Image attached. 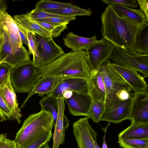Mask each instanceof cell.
I'll list each match as a JSON object with an SVG mask.
<instances>
[{"instance_id":"17","label":"cell","mask_w":148,"mask_h":148,"mask_svg":"<svg viewBox=\"0 0 148 148\" xmlns=\"http://www.w3.org/2000/svg\"><path fill=\"white\" fill-rule=\"evenodd\" d=\"M0 91L6 104L13 113L15 121L17 123H20L22 115L18 107L15 91L12 85L10 75L0 86Z\"/></svg>"},{"instance_id":"36","label":"cell","mask_w":148,"mask_h":148,"mask_svg":"<svg viewBox=\"0 0 148 148\" xmlns=\"http://www.w3.org/2000/svg\"><path fill=\"white\" fill-rule=\"evenodd\" d=\"M13 68L6 63L0 64V86L10 75Z\"/></svg>"},{"instance_id":"30","label":"cell","mask_w":148,"mask_h":148,"mask_svg":"<svg viewBox=\"0 0 148 148\" xmlns=\"http://www.w3.org/2000/svg\"><path fill=\"white\" fill-rule=\"evenodd\" d=\"M104 103L102 101H92L87 117L94 122L99 123L104 109Z\"/></svg>"},{"instance_id":"27","label":"cell","mask_w":148,"mask_h":148,"mask_svg":"<svg viewBox=\"0 0 148 148\" xmlns=\"http://www.w3.org/2000/svg\"><path fill=\"white\" fill-rule=\"evenodd\" d=\"M44 11L53 14L67 16H90L92 12L76 5L74 7L60 8L55 10H46Z\"/></svg>"},{"instance_id":"38","label":"cell","mask_w":148,"mask_h":148,"mask_svg":"<svg viewBox=\"0 0 148 148\" xmlns=\"http://www.w3.org/2000/svg\"><path fill=\"white\" fill-rule=\"evenodd\" d=\"M102 1L106 4H118L126 6H128L135 8L138 6L136 0H103Z\"/></svg>"},{"instance_id":"21","label":"cell","mask_w":148,"mask_h":148,"mask_svg":"<svg viewBox=\"0 0 148 148\" xmlns=\"http://www.w3.org/2000/svg\"><path fill=\"white\" fill-rule=\"evenodd\" d=\"M88 93L92 101H98L104 103L106 90L104 82L99 70L91 72L90 78L88 81Z\"/></svg>"},{"instance_id":"34","label":"cell","mask_w":148,"mask_h":148,"mask_svg":"<svg viewBox=\"0 0 148 148\" xmlns=\"http://www.w3.org/2000/svg\"><path fill=\"white\" fill-rule=\"evenodd\" d=\"M29 14L31 17L33 19L53 17L69 18L76 16L60 15L46 12L44 11L36 10L34 9L32 10Z\"/></svg>"},{"instance_id":"42","label":"cell","mask_w":148,"mask_h":148,"mask_svg":"<svg viewBox=\"0 0 148 148\" xmlns=\"http://www.w3.org/2000/svg\"><path fill=\"white\" fill-rule=\"evenodd\" d=\"M7 8L6 1L4 0H0V14L6 12Z\"/></svg>"},{"instance_id":"31","label":"cell","mask_w":148,"mask_h":148,"mask_svg":"<svg viewBox=\"0 0 148 148\" xmlns=\"http://www.w3.org/2000/svg\"><path fill=\"white\" fill-rule=\"evenodd\" d=\"M118 142L120 146L123 148H148V138L118 139Z\"/></svg>"},{"instance_id":"7","label":"cell","mask_w":148,"mask_h":148,"mask_svg":"<svg viewBox=\"0 0 148 148\" xmlns=\"http://www.w3.org/2000/svg\"><path fill=\"white\" fill-rule=\"evenodd\" d=\"M114 48L112 43L103 37L96 41L86 51L91 72L98 71L102 64L110 58Z\"/></svg>"},{"instance_id":"44","label":"cell","mask_w":148,"mask_h":148,"mask_svg":"<svg viewBox=\"0 0 148 148\" xmlns=\"http://www.w3.org/2000/svg\"><path fill=\"white\" fill-rule=\"evenodd\" d=\"M110 124V123H109L108 125L105 128H103V129H102V130H103V131L104 132V134L103 137V144L102 148H108L106 140V133L107 129Z\"/></svg>"},{"instance_id":"23","label":"cell","mask_w":148,"mask_h":148,"mask_svg":"<svg viewBox=\"0 0 148 148\" xmlns=\"http://www.w3.org/2000/svg\"><path fill=\"white\" fill-rule=\"evenodd\" d=\"M13 18L27 31L32 32L41 36L49 37L51 33L38 24L30 17L29 13L14 16Z\"/></svg>"},{"instance_id":"14","label":"cell","mask_w":148,"mask_h":148,"mask_svg":"<svg viewBox=\"0 0 148 148\" xmlns=\"http://www.w3.org/2000/svg\"><path fill=\"white\" fill-rule=\"evenodd\" d=\"M131 108V99L121 100L101 114L99 121L119 124L129 120Z\"/></svg>"},{"instance_id":"9","label":"cell","mask_w":148,"mask_h":148,"mask_svg":"<svg viewBox=\"0 0 148 148\" xmlns=\"http://www.w3.org/2000/svg\"><path fill=\"white\" fill-rule=\"evenodd\" d=\"M40 60L38 67L52 62L65 53L62 48L53 41L52 36L47 37L35 34Z\"/></svg>"},{"instance_id":"35","label":"cell","mask_w":148,"mask_h":148,"mask_svg":"<svg viewBox=\"0 0 148 148\" xmlns=\"http://www.w3.org/2000/svg\"><path fill=\"white\" fill-rule=\"evenodd\" d=\"M52 135V131H47L23 148H39L44 144L48 143Z\"/></svg>"},{"instance_id":"5","label":"cell","mask_w":148,"mask_h":148,"mask_svg":"<svg viewBox=\"0 0 148 148\" xmlns=\"http://www.w3.org/2000/svg\"><path fill=\"white\" fill-rule=\"evenodd\" d=\"M114 46L110 58L115 63L140 72L144 78L148 77V55L136 53L132 46L123 48Z\"/></svg>"},{"instance_id":"47","label":"cell","mask_w":148,"mask_h":148,"mask_svg":"<svg viewBox=\"0 0 148 148\" xmlns=\"http://www.w3.org/2000/svg\"><path fill=\"white\" fill-rule=\"evenodd\" d=\"M48 143H46L44 144L40 147L39 148H50Z\"/></svg>"},{"instance_id":"16","label":"cell","mask_w":148,"mask_h":148,"mask_svg":"<svg viewBox=\"0 0 148 148\" xmlns=\"http://www.w3.org/2000/svg\"><path fill=\"white\" fill-rule=\"evenodd\" d=\"M68 106L69 112L74 116H87L92 101L88 93L73 92L71 97L64 99Z\"/></svg>"},{"instance_id":"29","label":"cell","mask_w":148,"mask_h":148,"mask_svg":"<svg viewBox=\"0 0 148 148\" xmlns=\"http://www.w3.org/2000/svg\"><path fill=\"white\" fill-rule=\"evenodd\" d=\"M35 34L33 32L27 31V36L29 45L28 47L30 55H33L32 62L34 64L36 67H38L40 58Z\"/></svg>"},{"instance_id":"4","label":"cell","mask_w":148,"mask_h":148,"mask_svg":"<svg viewBox=\"0 0 148 148\" xmlns=\"http://www.w3.org/2000/svg\"><path fill=\"white\" fill-rule=\"evenodd\" d=\"M54 120L51 114L41 110L25 119L14 140L17 148H23L46 132L52 131Z\"/></svg>"},{"instance_id":"13","label":"cell","mask_w":148,"mask_h":148,"mask_svg":"<svg viewBox=\"0 0 148 148\" xmlns=\"http://www.w3.org/2000/svg\"><path fill=\"white\" fill-rule=\"evenodd\" d=\"M74 78L68 76H49L41 77L34 86L21 106L20 109L23 108L25 103L33 95L38 94L43 97L49 95L54 91L58 85L63 80Z\"/></svg>"},{"instance_id":"25","label":"cell","mask_w":148,"mask_h":148,"mask_svg":"<svg viewBox=\"0 0 148 148\" xmlns=\"http://www.w3.org/2000/svg\"><path fill=\"white\" fill-rule=\"evenodd\" d=\"M132 47L134 51L138 54L148 55V25L138 29Z\"/></svg>"},{"instance_id":"28","label":"cell","mask_w":148,"mask_h":148,"mask_svg":"<svg viewBox=\"0 0 148 148\" xmlns=\"http://www.w3.org/2000/svg\"><path fill=\"white\" fill-rule=\"evenodd\" d=\"M76 5L71 3L61 2L49 0H41L37 2L34 10L44 11L74 7Z\"/></svg>"},{"instance_id":"39","label":"cell","mask_w":148,"mask_h":148,"mask_svg":"<svg viewBox=\"0 0 148 148\" xmlns=\"http://www.w3.org/2000/svg\"><path fill=\"white\" fill-rule=\"evenodd\" d=\"M15 22L22 44H25L28 47V41L27 36V31L16 21Z\"/></svg>"},{"instance_id":"15","label":"cell","mask_w":148,"mask_h":148,"mask_svg":"<svg viewBox=\"0 0 148 148\" xmlns=\"http://www.w3.org/2000/svg\"><path fill=\"white\" fill-rule=\"evenodd\" d=\"M58 112L57 120L55 125V129L53 136V148H58L65 143L64 136L65 130L67 129L69 122L64 113L65 103L62 96L57 97Z\"/></svg>"},{"instance_id":"10","label":"cell","mask_w":148,"mask_h":148,"mask_svg":"<svg viewBox=\"0 0 148 148\" xmlns=\"http://www.w3.org/2000/svg\"><path fill=\"white\" fill-rule=\"evenodd\" d=\"M88 119L87 117L80 119L73 125L78 148H95L94 140H97V132L92 128Z\"/></svg>"},{"instance_id":"41","label":"cell","mask_w":148,"mask_h":148,"mask_svg":"<svg viewBox=\"0 0 148 148\" xmlns=\"http://www.w3.org/2000/svg\"><path fill=\"white\" fill-rule=\"evenodd\" d=\"M1 148H17L16 144L14 140H12L7 138Z\"/></svg>"},{"instance_id":"20","label":"cell","mask_w":148,"mask_h":148,"mask_svg":"<svg viewBox=\"0 0 148 148\" xmlns=\"http://www.w3.org/2000/svg\"><path fill=\"white\" fill-rule=\"evenodd\" d=\"M111 4L114 10L119 16L140 27L148 25V19L140 9H134L120 4Z\"/></svg>"},{"instance_id":"37","label":"cell","mask_w":148,"mask_h":148,"mask_svg":"<svg viewBox=\"0 0 148 148\" xmlns=\"http://www.w3.org/2000/svg\"><path fill=\"white\" fill-rule=\"evenodd\" d=\"M76 18V16L72 18H63L59 17H53L43 19H34L37 21L41 22L52 23H55L66 24H68L70 21L75 20Z\"/></svg>"},{"instance_id":"12","label":"cell","mask_w":148,"mask_h":148,"mask_svg":"<svg viewBox=\"0 0 148 148\" xmlns=\"http://www.w3.org/2000/svg\"><path fill=\"white\" fill-rule=\"evenodd\" d=\"M111 64L115 71L129 85L134 93L148 90V85L144 78L137 71L114 62Z\"/></svg>"},{"instance_id":"2","label":"cell","mask_w":148,"mask_h":148,"mask_svg":"<svg viewBox=\"0 0 148 148\" xmlns=\"http://www.w3.org/2000/svg\"><path fill=\"white\" fill-rule=\"evenodd\" d=\"M101 18L103 38L120 47L132 46L136 34L141 27L118 15L111 4L102 14Z\"/></svg>"},{"instance_id":"26","label":"cell","mask_w":148,"mask_h":148,"mask_svg":"<svg viewBox=\"0 0 148 148\" xmlns=\"http://www.w3.org/2000/svg\"><path fill=\"white\" fill-rule=\"evenodd\" d=\"M41 110L49 112L52 115L55 125L58 117V107L57 97L53 96H44L39 102Z\"/></svg>"},{"instance_id":"46","label":"cell","mask_w":148,"mask_h":148,"mask_svg":"<svg viewBox=\"0 0 148 148\" xmlns=\"http://www.w3.org/2000/svg\"><path fill=\"white\" fill-rule=\"evenodd\" d=\"M4 37L3 33L0 32V53L4 42Z\"/></svg>"},{"instance_id":"8","label":"cell","mask_w":148,"mask_h":148,"mask_svg":"<svg viewBox=\"0 0 148 148\" xmlns=\"http://www.w3.org/2000/svg\"><path fill=\"white\" fill-rule=\"evenodd\" d=\"M1 32L3 33L4 40L0 53V64L6 63L14 68L31 60L29 52L25 47H14L7 34Z\"/></svg>"},{"instance_id":"6","label":"cell","mask_w":148,"mask_h":148,"mask_svg":"<svg viewBox=\"0 0 148 148\" xmlns=\"http://www.w3.org/2000/svg\"><path fill=\"white\" fill-rule=\"evenodd\" d=\"M41 78L31 60L13 68L10 75L12 85L17 93H29Z\"/></svg>"},{"instance_id":"32","label":"cell","mask_w":148,"mask_h":148,"mask_svg":"<svg viewBox=\"0 0 148 148\" xmlns=\"http://www.w3.org/2000/svg\"><path fill=\"white\" fill-rule=\"evenodd\" d=\"M35 21L45 29L50 32L52 36L54 37L60 36L61 32L67 28V24H66L45 23Z\"/></svg>"},{"instance_id":"19","label":"cell","mask_w":148,"mask_h":148,"mask_svg":"<svg viewBox=\"0 0 148 148\" xmlns=\"http://www.w3.org/2000/svg\"><path fill=\"white\" fill-rule=\"evenodd\" d=\"M66 90L80 93H88V80L78 78L64 79L58 85L53 92L48 96L56 97L59 95L62 96L63 93Z\"/></svg>"},{"instance_id":"24","label":"cell","mask_w":148,"mask_h":148,"mask_svg":"<svg viewBox=\"0 0 148 148\" xmlns=\"http://www.w3.org/2000/svg\"><path fill=\"white\" fill-rule=\"evenodd\" d=\"M118 139H143L148 138V123L131 125L118 134Z\"/></svg>"},{"instance_id":"40","label":"cell","mask_w":148,"mask_h":148,"mask_svg":"<svg viewBox=\"0 0 148 148\" xmlns=\"http://www.w3.org/2000/svg\"><path fill=\"white\" fill-rule=\"evenodd\" d=\"M140 10L148 19V0H137Z\"/></svg>"},{"instance_id":"33","label":"cell","mask_w":148,"mask_h":148,"mask_svg":"<svg viewBox=\"0 0 148 148\" xmlns=\"http://www.w3.org/2000/svg\"><path fill=\"white\" fill-rule=\"evenodd\" d=\"M0 121L2 122L12 120L15 121L12 112L6 104L0 91Z\"/></svg>"},{"instance_id":"1","label":"cell","mask_w":148,"mask_h":148,"mask_svg":"<svg viewBox=\"0 0 148 148\" xmlns=\"http://www.w3.org/2000/svg\"><path fill=\"white\" fill-rule=\"evenodd\" d=\"M40 77L49 76H65L81 78L88 81L91 71L84 50L72 51L64 54L46 65L36 67Z\"/></svg>"},{"instance_id":"11","label":"cell","mask_w":148,"mask_h":148,"mask_svg":"<svg viewBox=\"0 0 148 148\" xmlns=\"http://www.w3.org/2000/svg\"><path fill=\"white\" fill-rule=\"evenodd\" d=\"M129 120L131 123H148V90L133 93Z\"/></svg>"},{"instance_id":"45","label":"cell","mask_w":148,"mask_h":148,"mask_svg":"<svg viewBox=\"0 0 148 148\" xmlns=\"http://www.w3.org/2000/svg\"><path fill=\"white\" fill-rule=\"evenodd\" d=\"M72 91L70 90H66L62 94V96L64 99H68L70 98L73 94Z\"/></svg>"},{"instance_id":"3","label":"cell","mask_w":148,"mask_h":148,"mask_svg":"<svg viewBox=\"0 0 148 148\" xmlns=\"http://www.w3.org/2000/svg\"><path fill=\"white\" fill-rule=\"evenodd\" d=\"M99 71L103 79L106 90L103 112L120 101L131 98L133 94L131 92L132 89L115 71L110 60L103 62Z\"/></svg>"},{"instance_id":"43","label":"cell","mask_w":148,"mask_h":148,"mask_svg":"<svg viewBox=\"0 0 148 148\" xmlns=\"http://www.w3.org/2000/svg\"><path fill=\"white\" fill-rule=\"evenodd\" d=\"M7 138V134H0V148H1Z\"/></svg>"},{"instance_id":"18","label":"cell","mask_w":148,"mask_h":148,"mask_svg":"<svg viewBox=\"0 0 148 148\" xmlns=\"http://www.w3.org/2000/svg\"><path fill=\"white\" fill-rule=\"evenodd\" d=\"M0 32L7 34L14 47L23 46L15 21L6 11L0 14Z\"/></svg>"},{"instance_id":"22","label":"cell","mask_w":148,"mask_h":148,"mask_svg":"<svg viewBox=\"0 0 148 148\" xmlns=\"http://www.w3.org/2000/svg\"><path fill=\"white\" fill-rule=\"evenodd\" d=\"M65 45L72 51H86L97 40L96 35L90 38L79 36L73 32L68 33L63 38Z\"/></svg>"}]
</instances>
